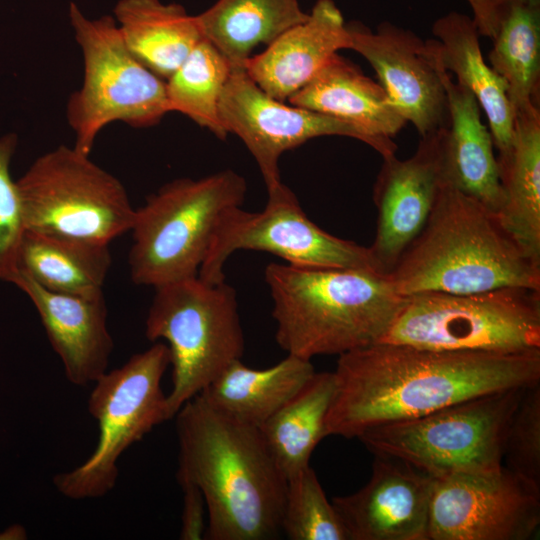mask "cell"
<instances>
[{
  "label": "cell",
  "instance_id": "cell-1",
  "mask_svg": "<svg viewBox=\"0 0 540 540\" xmlns=\"http://www.w3.org/2000/svg\"><path fill=\"white\" fill-rule=\"evenodd\" d=\"M325 436L357 438L373 426L540 382V350L456 351L377 342L339 355Z\"/></svg>",
  "mask_w": 540,
  "mask_h": 540
},
{
  "label": "cell",
  "instance_id": "cell-2",
  "mask_svg": "<svg viewBox=\"0 0 540 540\" xmlns=\"http://www.w3.org/2000/svg\"><path fill=\"white\" fill-rule=\"evenodd\" d=\"M178 483L205 499L209 540H273L282 534L287 480L257 427L211 407L199 394L176 413Z\"/></svg>",
  "mask_w": 540,
  "mask_h": 540
},
{
  "label": "cell",
  "instance_id": "cell-3",
  "mask_svg": "<svg viewBox=\"0 0 540 540\" xmlns=\"http://www.w3.org/2000/svg\"><path fill=\"white\" fill-rule=\"evenodd\" d=\"M387 276L402 296L540 290V262L518 244L497 213L446 181L424 228Z\"/></svg>",
  "mask_w": 540,
  "mask_h": 540
},
{
  "label": "cell",
  "instance_id": "cell-4",
  "mask_svg": "<svg viewBox=\"0 0 540 540\" xmlns=\"http://www.w3.org/2000/svg\"><path fill=\"white\" fill-rule=\"evenodd\" d=\"M265 281L278 345L307 360L379 342L404 300L387 275L371 269L271 263Z\"/></svg>",
  "mask_w": 540,
  "mask_h": 540
},
{
  "label": "cell",
  "instance_id": "cell-5",
  "mask_svg": "<svg viewBox=\"0 0 540 540\" xmlns=\"http://www.w3.org/2000/svg\"><path fill=\"white\" fill-rule=\"evenodd\" d=\"M246 192L244 177L227 169L170 181L147 197L130 229L131 280L157 288L197 276L221 215Z\"/></svg>",
  "mask_w": 540,
  "mask_h": 540
},
{
  "label": "cell",
  "instance_id": "cell-6",
  "mask_svg": "<svg viewBox=\"0 0 540 540\" xmlns=\"http://www.w3.org/2000/svg\"><path fill=\"white\" fill-rule=\"evenodd\" d=\"M155 289L145 321L150 341L165 340L172 368L171 418L244 353L235 289L197 276Z\"/></svg>",
  "mask_w": 540,
  "mask_h": 540
},
{
  "label": "cell",
  "instance_id": "cell-7",
  "mask_svg": "<svg viewBox=\"0 0 540 540\" xmlns=\"http://www.w3.org/2000/svg\"><path fill=\"white\" fill-rule=\"evenodd\" d=\"M379 342L456 351L540 350V290L505 287L404 296Z\"/></svg>",
  "mask_w": 540,
  "mask_h": 540
},
{
  "label": "cell",
  "instance_id": "cell-8",
  "mask_svg": "<svg viewBox=\"0 0 540 540\" xmlns=\"http://www.w3.org/2000/svg\"><path fill=\"white\" fill-rule=\"evenodd\" d=\"M524 388L373 426L357 438L374 455L400 460L432 478L493 471L503 465L507 425Z\"/></svg>",
  "mask_w": 540,
  "mask_h": 540
},
{
  "label": "cell",
  "instance_id": "cell-9",
  "mask_svg": "<svg viewBox=\"0 0 540 540\" xmlns=\"http://www.w3.org/2000/svg\"><path fill=\"white\" fill-rule=\"evenodd\" d=\"M69 17L80 46L84 74L68 100L66 116L74 148L90 155L99 132L114 121L132 127L156 125L171 112L166 81L142 64L126 46L111 16L87 18L71 3Z\"/></svg>",
  "mask_w": 540,
  "mask_h": 540
},
{
  "label": "cell",
  "instance_id": "cell-10",
  "mask_svg": "<svg viewBox=\"0 0 540 540\" xmlns=\"http://www.w3.org/2000/svg\"><path fill=\"white\" fill-rule=\"evenodd\" d=\"M169 366L168 346L156 342L92 383L88 411L97 421L98 441L82 464L54 476L60 494L72 500L96 499L115 487L121 455L171 419L161 386Z\"/></svg>",
  "mask_w": 540,
  "mask_h": 540
},
{
  "label": "cell",
  "instance_id": "cell-11",
  "mask_svg": "<svg viewBox=\"0 0 540 540\" xmlns=\"http://www.w3.org/2000/svg\"><path fill=\"white\" fill-rule=\"evenodd\" d=\"M16 183L26 230L109 244L132 227L123 184L74 147L39 156Z\"/></svg>",
  "mask_w": 540,
  "mask_h": 540
},
{
  "label": "cell",
  "instance_id": "cell-12",
  "mask_svg": "<svg viewBox=\"0 0 540 540\" xmlns=\"http://www.w3.org/2000/svg\"><path fill=\"white\" fill-rule=\"evenodd\" d=\"M267 192L262 211L249 212L236 206L221 215L198 272L200 279L225 281L224 265L237 250L269 252L298 267L377 271L368 247L318 227L282 181Z\"/></svg>",
  "mask_w": 540,
  "mask_h": 540
},
{
  "label": "cell",
  "instance_id": "cell-13",
  "mask_svg": "<svg viewBox=\"0 0 540 540\" xmlns=\"http://www.w3.org/2000/svg\"><path fill=\"white\" fill-rule=\"evenodd\" d=\"M540 527V485L504 465L433 478L428 540H529Z\"/></svg>",
  "mask_w": 540,
  "mask_h": 540
},
{
  "label": "cell",
  "instance_id": "cell-14",
  "mask_svg": "<svg viewBox=\"0 0 540 540\" xmlns=\"http://www.w3.org/2000/svg\"><path fill=\"white\" fill-rule=\"evenodd\" d=\"M219 118L226 133L237 135L246 145L267 189L281 182L282 154L316 137L354 138L369 145L382 158L395 155L397 150L393 139L375 138L346 121L273 98L244 68L231 70L220 99Z\"/></svg>",
  "mask_w": 540,
  "mask_h": 540
},
{
  "label": "cell",
  "instance_id": "cell-15",
  "mask_svg": "<svg viewBox=\"0 0 540 540\" xmlns=\"http://www.w3.org/2000/svg\"><path fill=\"white\" fill-rule=\"evenodd\" d=\"M350 48L366 59L391 103L420 136L448 126V103L431 39L382 21L346 23Z\"/></svg>",
  "mask_w": 540,
  "mask_h": 540
},
{
  "label": "cell",
  "instance_id": "cell-16",
  "mask_svg": "<svg viewBox=\"0 0 540 540\" xmlns=\"http://www.w3.org/2000/svg\"><path fill=\"white\" fill-rule=\"evenodd\" d=\"M446 127L421 136L407 159L383 162L373 186L376 233L368 246L375 268L389 274L424 228L444 179Z\"/></svg>",
  "mask_w": 540,
  "mask_h": 540
},
{
  "label": "cell",
  "instance_id": "cell-17",
  "mask_svg": "<svg viewBox=\"0 0 540 540\" xmlns=\"http://www.w3.org/2000/svg\"><path fill=\"white\" fill-rule=\"evenodd\" d=\"M375 456L367 484L331 500L349 540H428L433 478L400 460Z\"/></svg>",
  "mask_w": 540,
  "mask_h": 540
},
{
  "label": "cell",
  "instance_id": "cell-18",
  "mask_svg": "<svg viewBox=\"0 0 540 540\" xmlns=\"http://www.w3.org/2000/svg\"><path fill=\"white\" fill-rule=\"evenodd\" d=\"M12 283L35 306L71 384L87 386L108 370L114 342L103 292L79 295L49 291L20 270Z\"/></svg>",
  "mask_w": 540,
  "mask_h": 540
},
{
  "label": "cell",
  "instance_id": "cell-19",
  "mask_svg": "<svg viewBox=\"0 0 540 540\" xmlns=\"http://www.w3.org/2000/svg\"><path fill=\"white\" fill-rule=\"evenodd\" d=\"M350 48L344 17L333 0H317L308 17L284 31L244 69L267 94L288 100L304 87L328 60Z\"/></svg>",
  "mask_w": 540,
  "mask_h": 540
},
{
  "label": "cell",
  "instance_id": "cell-20",
  "mask_svg": "<svg viewBox=\"0 0 540 540\" xmlns=\"http://www.w3.org/2000/svg\"><path fill=\"white\" fill-rule=\"evenodd\" d=\"M439 61V60H438ZM448 103L444 142V179L498 213L503 204L497 156L474 95L440 65Z\"/></svg>",
  "mask_w": 540,
  "mask_h": 540
},
{
  "label": "cell",
  "instance_id": "cell-21",
  "mask_svg": "<svg viewBox=\"0 0 540 540\" xmlns=\"http://www.w3.org/2000/svg\"><path fill=\"white\" fill-rule=\"evenodd\" d=\"M288 101L346 121L382 140H392L407 123L380 83L338 53Z\"/></svg>",
  "mask_w": 540,
  "mask_h": 540
},
{
  "label": "cell",
  "instance_id": "cell-22",
  "mask_svg": "<svg viewBox=\"0 0 540 540\" xmlns=\"http://www.w3.org/2000/svg\"><path fill=\"white\" fill-rule=\"evenodd\" d=\"M431 31L440 65L474 95L487 118L494 147L504 151L512 139L515 114L504 80L483 57L473 18L451 11L435 20Z\"/></svg>",
  "mask_w": 540,
  "mask_h": 540
},
{
  "label": "cell",
  "instance_id": "cell-23",
  "mask_svg": "<svg viewBox=\"0 0 540 540\" xmlns=\"http://www.w3.org/2000/svg\"><path fill=\"white\" fill-rule=\"evenodd\" d=\"M509 146L498 152L503 204L497 213L504 228L540 262V109L531 105L514 115Z\"/></svg>",
  "mask_w": 540,
  "mask_h": 540
},
{
  "label": "cell",
  "instance_id": "cell-24",
  "mask_svg": "<svg viewBox=\"0 0 540 540\" xmlns=\"http://www.w3.org/2000/svg\"><path fill=\"white\" fill-rule=\"evenodd\" d=\"M311 360L287 354L274 366L232 362L199 395L214 409L259 428L315 373Z\"/></svg>",
  "mask_w": 540,
  "mask_h": 540
},
{
  "label": "cell",
  "instance_id": "cell-25",
  "mask_svg": "<svg viewBox=\"0 0 540 540\" xmlns=\"http://www.w3.org/2000/svg\"><path fill=\"white\" fill-rule=\"evenodd\" d=\"M114 13L126 46L165 81L204 38L197 17L180 4L120 0Z\"/></svg>",
  "mask_w": 540,
  "mask_h": 540
},
{
  "label": "cell",
  "instance_id": "cell-26",
  "mask_svg": "<svg viewBox=\"0 0 540 540\" xmlns=\"http://www.w3.org/2000/svg\"><path fill=\"white\" fill-rule=\"evenodd\" d=\"M112 263L109 244L26 230L18 270L46 290L90 295L103 292Z\"/></svg>",
  "mask_w": 540,
  "mask_h": 540
},
{
  "label": "cell",
  "instance_id": "cell-27",
  "mask_svg": "<svg viewBox=\"0 0 540 540\" xmlns=\"http://www.w3.org/2000/svg\"><path fill=\"white\" fill-rule=\"evenodd\" d=\"M196 17L203 36L236 69L244 68L256 47L269 45L308 13L298 0H217Z\"/></svg>",
  "mask_w": 540,
  "mask_h": 540
},
{
  "label": "cell",
  "instance_id": "cell-28",
  "mask_svg": "<svg viewBox=\"0 0 540 540\" xmlns=\"http://www.w3.org/2000/svg\"><path fill=\"white\" fill-rule=\"evenodd\" d=\"M335 392L333 372L313 376L258 429L286 480L309 466L325 436V421Z\"/></svg>",
  "mask_w": 540,
  "mask_h": 540
},
{
  "label": "cell",
  "instance_id": "cell-29",
  "mask_svg": "<svg viewBox=\"0 0 540 540\" xmlns=\"http://www.w3.org/2000/svg\"><path fill=\"white\" fill-rule=\"evenodd\" d=\"M492 41L489 63L506 84L514 114L539 105L540 0L515 4Z\"/></svg>",
  "mask_w": 540,
  "mask_h": 540
},
{
  "label": "cell",
  "instance_id": "cell-30",
  "mask_svg": "<svg viewBox=\"0 0 540 540\" xmlns=\"http://www.w3.org/2000/svg\"><path fill=\"white\" fill-rule=\"evenodd\" d=\"M231 70L226 57L204 37L166 80L171 111L186 115L225 139L219 103Z\"/></svg>",
  "mask_w": 540,
  "mask_h": 540
},
{
  "label": "cell",
  "instance_id": "cell-31",
  "mask_svg": "<svg viewBox=\"0 0 540 540\" xmlns=\"http://www.w3.org/2000/svg\"><path fill=\"white\" fill-rule=\"evenodd\" d=\"M281 530L290 540H349L310 465L287 480Z\"/></svg>",
  "mask_w": 540,
  "mask_h": 540
},
{
  "label": "cell",
  "instance_id": "cell-32",
  "mask_svg": "<svg viewBox=\"0 0 540 540\" xmlns=\"http://www.w3.org/2000/svg\"><path fill=\"white\" fill-rule=\"evenodd\" d=\"M503 464L540 485V382L524 388L507 425Z\"/></svg>",
  "mask_w": 540,
  "mask_h": 540
},
{
  "label": "cell",
  "instance_id": "cell-33",
  "mask_svg": "<svg viewBox=\"0 0 540 540\" xmlns=\"http://www.w3.org/2000/svg\"><path fill=\"white\" fill-rule=\"evenodd\" d=\"M16 146L15 134L0 138V281L10 283L18 272V252L26 231L19 190L10 174Z\"/></svg>",
  "mask_w": 540,
  "mask_h": 540
},
{
  "label": "cell",
  "instance_id": "cell-34",
  "mask_svg": "<svg viewBox=\"0 0 540 540\" xmlns=\"http://www.w3.org/2000/svg\"><path fill=\"white\" fill-rule=\"evenodd\" d=\"M183 492V507L179 538L201 540L207 530V508L201 490L192 483H179Z\"/></svg>",
  "mask_w": 540,
  "mask_h": 540
},
{
  "label": "cell",
  "instance_id": "cell-35",
  "mask_svg": "<svg viewBox=\"0 0 540 540\" xmlns=\"http://www.w3.org/2000/svg\"><path fill=\"white\" fill-rule=\"evenodd\" d=\"M522 0H466L480 36L491 40L511 8Z\"/></svg>",
  "mask_w": 540,
  "mask_h": 540
}]
</instances>
